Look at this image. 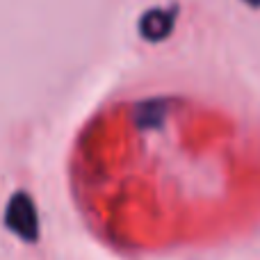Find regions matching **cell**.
I'll return each instance as SVG.
<instances>
[{
    "mask_svg": "<svg viewBox=\"0 0 260 260\" xmlns=\"http://www.w3.org/2000/svg\"><path fill=\"white\" fill-rule=\"evenodd\" d=\"M5 229L12 235H16L21 242L25 244H37L41 238V221H39V210H37L35 199L27 192L18 189L9 197L7 206H5Z\"/></svg>",
    "mask_w": 260,
    "mask_h": 260,
    "instance_id": "1",
    "label": "cell"
},
{
    "mask_svg": "<svg viewBox=\"0 0 260 260\" xmlns=\"http://www.w3.org/2000/svg\"><path fill=\"white\" fill-rule=\"evenodd\" d=\"M174 25H176V9L155 7L142 14V18H139V35L146 41L157 44V41H165L171 35Z\"/></svg>",
    "mask_w": 260,
    "mask_h": 260,
    "instance_id": "2",
    "label": "cell"
},
{
    "mask_svg": "<svg viewBox=\"0 0 260 260\" xmlns=\"http://www.w3.org/2000/svg\"><path fill=\"white\" fill-rule=\"evenodd\" d=\"M165 119V105L162 103H146L137 110V123L142 128H155Z\"/></svg>",
    "mask_w": 260,
    "mask_h": 260,
    "instance_id": "3",
    "label": "cell"
},
{
    "mask_svg": "<svg viewBox=\"0 0 260 260\" xmlns=\"http://www.w3.org/2000/svg\"><path fill=\"white\" fill-rule=\"evenodd\" d=\"M249 7H260V0H244Z\"/></svg>",
    "mask_w": 260,
    "mask_h": 260,
    "instance_id": "4",
    "label": "cell"
}]
</instances>
